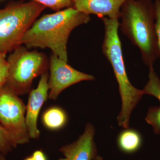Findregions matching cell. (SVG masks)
Instances as JSON below:
<instances>
[{"instance_id": "22", "label": "cell", "mask_w": 160, "mask_h": 160, "mask_svg": "<svg viewBox=\"0 0 160 160\" xmlns=\"http://www.w3.org/2000/svg\"><path fill=\"white\" fill-rule=\"evenodd\" d=\"M95 160H103V159L102 157L100 156H97Z\"/></svg>"}, {"instance_id": "19", "label": "cell", "mask_w": 160, "mask_h": 160, "mask_svg": "<svg viewBox=\"0 0 160 160\" xmlns=\"http://www.w3.org/2000/svg\"><path fill=\"white\" fill-rule=\"evenodd\" d=\"M32 157L35 160H47L46 155L42 150H36L33 152Z\"/></svg>"}, {"instance_id": "21", "label": "cell", "mask_w": 160, "mask_h": 160, "mask_svg": "<svg viewBox=\"0 0 160 160\" xmlns=\"http://www.w3.org/2000/svg\"><path fill=\"white\" fill-rule=\"evenodd\" d=\"M24 160H35L34 158H33V157H32V156L30 157H28L26 158Z\"/></svg>"}, {"instance_id": "11", "label": "cell", "mask_w": 160, "mask_h": 160, "mask_svg": "<svg viewBox=\"0 0 160 160\" xmlns=\"http://www.w3.org/2000/svg\"><path fill=\"white\" fill-rule=\"evenodd\" d=\"M117 144L118 148L123 152L133 153L138 151L142 146V136L135 129H125L118 136Z\"/></svg>"}, {"instance_id": "6", "label": "cell", "mask_w": 160, "mask_h": 160, "mask_svg": "<svg viewBox=\"0 0 160 160\" xmlns=\"http://www.w3.org/2000/svg\"><path fill=\"white\" fill-rule=\"evenodd\" d=\"M26 106L6 84L0 87V124L18 145L29 142L26 122Z\"/></svg>"}, {"instance_id": "18", "label": "cell", "mask_w": 160, "mask_h": 160, "mask_svg": "<svg viewBox=\"0 0 160 160\" xmlns=\"http://www.w3.org/2000/svg\"><path fill=\"white\" fill-rule=\"evenodd\" d=\"M6 54L0 53V87L6 84L8 72V64Z\"/></svg>"}, {"instance_id": "17", "label": "cell", "mask_w": 160, "mask_h": 160, "mask_svg": "<svg viewBox=\"0 0 160 160\" xmlns=\"http://www.w3.org/2000/svg\"><path fill=\"white\" fill-rule=\"evenodd\" d=\"M155 29L157 52L158 58L160 59V0H155Z\"/></svg>"}, {"instance_id": "7", "label": "cell", "mask_w": 160, "mask_h": 160, "mask_svg": "<svg viewBox=\"0 0 160 160\" xmlns=\"http://www.w3.org/2000/svg\"><path fill=\"white\" fill-rule=\"evenodd\" d=\"M49 69L48 98L50 100H56L63 90L74 84L94 79L93 76L76 70L53 53L49 59Z\"/></svg>"}, {"instance_id": "16", "label": "cell", "mask_w": 160, "mask_h": 160, "mask_svg": "<svg viewBox=\"0 0 160 160\" xmlns=\"http://www.w3.org/2000/svg\"><path fill=\"white\" fill-rule=\"evenodd\" d=\"M32 2L39 3L45 7H48L54 10H59L66 8L71 7L73 4V0H30Z\"/></svg>"}, {"instance_id": "1", "label": "cell", "mask_w": 160, "mask_h": 160, "mask_svg": "<svg viewBox=\"0 0 160 160\" xmlns=\"http://www.w3.org/2000/svg\"><path fill=\"white\" fill-rule=\"evenodd\" d=\"M90 20L89 15L74 7L45 15L26 32L21 45H25L28 49L49 48L52 53L68 62L67 45L70 33L75 28Z\"/></svg>"}, {"instance_id": "2", "label": "cell", "mask_w": 160, "mask_h": 160, "mask_svg": "<svg viewBox=\"0 0 160 160\" xmlns=\"http://www.w3.org/2000/svg\"><path fill=\"white\" fill-rule=\"evenodd\" d=\"M120 17L121 31L140 49L146 66H153L158 58L154 3L150 0H126Z\"/></svg>"}, {"instance_id": "8", "label": "cell", "mask_w": 160, "mask_h": 160, "mask_svg": "<svg viewBox=\"0 0 160 160\" xmlns=\"http://www.w3.org/2000/svg\"><path fill=\"white\" fill-rule=\"evenodd\" d=\"M48 71L41 76L38 85L36 89L29 92L28 102L26 106V122L30 139L39 138L40 132L38 127V118L43 104L49 97Z\"/></svg>"}, {"instance_id": "15", "label": "cell", "mask_w": 160, "mask_h": 160, "mask_svg": "<svg viewBox=\"0 0 160 160\" xmlns=\"http://www.w3.org/2000/svg\"><path fill=\"white\" fill-rule=\"evenodd\" d=\"M145 119L148 124L152 126L155 133L160 134V106L149 108Z\"/></svg>"}, {"instance_id": "14", "label": "cell", "mask_w": 160, "mask_h": 160, "mask_svg": "<svg viewBox=\"0 0 160 160\" xmlns=\"http://www.w3.org/2000/svg\"><path fill=\"white\" fill-rule=\"evenodd\" d=\"M18 146L12 137L0 124V153L8 154Z\"/></svg>"}, {"instance_id": "5", "label": "cell", "mask_w": 160, "mask_h": 160, "mask_svg": "<svg viewBox=\"0 0 160 160\" xmlns=\"http://www.w3.org/2000/svg\"><path fill=\"white\" fill-rule=\"evenodd\" d=\"M45 8L31 2L0 8V53L6 54L21 46L23 36Z\"/></svg>"}, {"instance_id": "23", "label": "cell", "mask_w": 160, "mask_h": 160, "mask_svg": "<svg viewBox=\"0 0 160 160\" xmlns=\"http://www.w3.org/2000/svg\"><path fill=\"white\" fill-rule=\"evenodd\" d=\"M58 160H66V159L65 158H61L59 159Z\"/></svg>"}, {"instance_id": "4", "label": "cell", "mask_w": 160, "mask_h": 160, "mask_svg": "<svg viewBox=\"0 0 160 160\" xmlns=\"http://www.w3.org/2000/svg\"><path fill=\"white\" fill-rule=\"evenodd\" d=\"M8 76L6 85L17 95L27 94L31 90L33 80L48 71L49 60L37 50L29 51L20 46L7 59Z\"/></svg>"}, {"instance_id": "10", "label": "cell", "mask_w": 160, "mask_h": 160, "mask_svg": "<svg viewBox=\"0 0 160 160\" xmlns=\"http://www.w3.org/2000/svg\"><path fill=\"white\" fill-rule=\"evenodd\" d=\"M126 0H73L74 8L85 14H94L102 18L118 19Z\"/></svg>"}, {"instance_id": "13", "label": "cell", "mask_w": 160, "mask_h": 160, "mask_svg": "<svg viewBox=\"0 0 160 160\" xmlns=\"http://www.w3.org/2000/svg\"><path fill=\"white\" fill-rule=\"evenodd\" d=\"M149 79L142 90L144 94L153 96L160 102V79L153 66L149 67Z\"/></svg>"}, {"instance_id": "12", "label": "cell", "mask_w": 160, "mask_h": 160, "mask_svg": "<svg viewBox=\"0 0 160 160\" xmlns=\"http://www.w3.org/2000/svg\"><path fill=\"white\" fill-rule=\"evenodd\" d=\"M43 125L51 130H58L63 128L68 122L66 112L58 106H52L46 109L42 116Z\"/></svg>"}, {"instance_id": "20", "label": "cell", "mask_w": 160, "mask_h": 160, "mask_svg": "<svg viewBox=\"0 0 160 160\" xmlns=\"http://www.w3.org/2000/svg\"><path fill=\"white\" fill-rule=\"evenodd\" d=\"M0 160H6V158L4 157V154L0 153Z\"/></svg>"}, {"instance_id": "9", "label": "cell", "mask_w": 160, "mask_h": 160, "mask_svg": "<svg viewBox=\"0 0 160 160\" xmlns=\"http://www.w3.org/2000/svg\"><path fill=\"white\" fill-rule=\"evenodd\" d=\"M95 132L94 126L88 123L76 141L61 147L60 151L66 160H95L98 156Z\"/></svg>"}, {"instance_id": "3", "label": "cell", "mask_w": 160, "mask_h": 160, "mask_svg": "<svg viewBox=\"0 0 160 160\" xmlns=\"http://www.w3.org/2000/svg\"><path fill=\"white\" fill-rule=\"evenodd\" d=\"M102 19L105 29L102 45L103 54L113 69L122 100V108L118 116V122L119 126L127 129L129 127L132 112L144 94L142 90L138 89L131 84L126 73L118 31L120 24L118 19L108 18Z\"/></svg>"}]
</instances>
